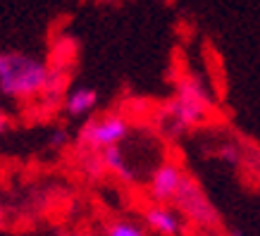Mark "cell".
<instances>
[{
    "mask_svg": "<svg viewBox=\"0 0 260 236\" xmlns=\"http://www.w3.org/2000/svg\"><path fill=\"white\" fill-rule=\"evenodd\" d=\"M57 74L41 57L19 50L0 53V95L8 100H31L55 86Z\"/></svg>",
    "mask_w": 260,
    "mask_h": 236,
    "instance_id": "cell-1",
    "label": "cell"
},
{
    "mask_svg": "<svg viewBox=\"0 0 260 236\" xmlns=\"http://www.w3.org/2000/svg\"><path fill=\"white\" fill-rule=\"evenodd\" d=\"M210 95L208 88L196 74H186L179 79L177 91H174L172 100L165 108V126L170 134L179 136L186 134L189 129L205 122L208 112H210Z\"/></svg>",
    "mask_w": 260,
    "mask_h": 236,
    "instance_id": "cell-2",
    "label": "cell"
},
{
    "mask_svg": "<svg viewBox=\"0 0 260 236\" xmlns=\"http://www.w3.org/2000/svg\"><path fill=\"white\" fill-rule=\"evenodd\" d=\"M132 134V124L124 115L110 112L103 117L88 119L79 131V146L86 153H103L108 148L122 146Z\"/></svg>",
    "mask_w": 260,
    "mask_h": 236,
    "instance_id": "cell-3",
    "label": "cell"
},
{
    "mask_svg": "<svg viewBox=\"0 0 260 236\" xmlns=\"http://www.w3.org/2000/svg\"><path fill=\"white\" fill-rule=\"evenodd\" d=\"M172 203H174V208H177L186 220L193 222V224H201V227H215V224H217L215 208L210 205V200L205 198L203 189L191 179L189 174H186V179H184L179 193H177V198H174Z\"/></svg>",
    "mask_w": 260,
    "mask_h": 236,
    "instance_id": "cell-4",
    "label": "cell"
},
{
    "mask_svg": "<svg viewBox=\"0 0 260 236\" xmlns=\"http://www.w3.org/2000/svg\"><path fill=\"white\" fill-rule=\"evenodd\" d=\"M184 179H186V172H184L177 162H172V160L160 162V165L153 170L150 181H148V193H150V198H153V203L170 205L174 198H177V193H179Z\"/></svg>",
    "mask_w": 260,
    "mask_h": 236,
    "instance_id": "cell-5",
    "label": "cell"
},
{
    "mask_svg": "<svg viewBox=\"0 0 260 236\" xmlns=\"http://www.w3.org/2000/svg\"><path fill=\"white\" fill-rule=\"evenodd\" d=\"M143 220H146L148 229H153L158 236H179L184 231L181 213L172 205L153 203L150 208L143 210Z\"/></svg>",
    "mask_w": 260,
    "mask_h": 236,
    "instance_id": "cell-6",
    "label": "cell"
},
{
    "mask_svg": "<svg viewBox=\"0 0 260 236\" xmlns=\"http://www.w3.org/2000/svg\"><path fill=\"white\" fill-rule=\"evenodd\" d=\"M98 100H101V95H98L95 88H91V86H74L70 93L64 95V100H62L64 115L72 117V119L88 117V115L98 108Z\"/></svg>",
    "mask_w": 260,
    "mask_h": 236,
    "instance_id": "cell-7",
    "label": "cell"
},
{
    "mask_svg": "<svg viewBox=\"0 0 260 236\" xmlns=\"http://www.w3.org/2000/svg\"><path fill=\"white\" fill-rule=\"evenodd\" d=\"M101 160H103L105 172L115 174L117 179H122V181H134L136 179V174H134V170H132V165H129V160H126L122 146H115V148L103 150Z\"/></svg>",
    "mask_w": 260,
    "mask_h": 236,
    "instance_id": "cell-8",
    "label": "cell"
},
{
    "mask_svg": "<svg viewBox=\"0 0 260 236\" xmlns=\"http://www.w3.org/2000/svg\"><path fill=\"white\" fill-rule=\"evenodd\" d=\"M105 236H146V229L132 220H117L105 229Z\"/></svg>",
    "mask_w": 260,
    "mask_h": 236,
    "instance_id": "cell-9",
    "label": "cell"
},
{
    "mask_svg": "<svg viewBox=\"0 0 260 236\" xmlns=\"http://www.w3.org/2000/svg\"><path fill=\"white\" fill-rule=\"evenodd\" d=\"M81 170H84V174H86V177L98 179V177L105 172L103 160H101V153H86V157L81 160Z\"/></svg>",
    "mask_w": 260,
    "mask_h": 236,
    "instance_id": "cell-10",
    "label": "cell"
},
{
    "mask_svg": "<svg viewBox=\"0 0 260 236\" xmlns=\"http://www.w3.org/2000/svg\"><path fill=\"white\" fill-rule=\"evenodd\" d=\"M220 155L224 157L227 162H232V165H237L239 157H241V155H239V150L234 148V146H222V148H220Z\"/></svg>",
    "mask_w": 260,
    "mask_h": 236,
    "instance_id": "cell-11",
    "label": "cell"
},
{
    "mask_svg": "<svg viewBox=\"0 0 260 236\" xmlns=\"http://www.w3.org/2000/svg\"><path fill=\"white\" fill-rule=\"evenodd\" d=\"M50 143H53V146H57V148H60V146H64V143H67V131H64V129L53 131V134H50Z\"/></svg>",
    "mask_w": 260,
    "mask_h": 236,
    "instance_id": "cell-12",
    "label": "cell"
},
{
    "mask_svg": "<svg viewBox=\"0 0 260 236\" xmlns=\"http://www.w3.org/2000/svg\"><path fill=\"white\" fill-rule=\"evenodd\" d=\"M5 126H8V115H5V110L0 108V131H3Z\"/></svg>",
    "mask_w": 260,
    "mask_h": 236,
    "instance_id": "cell-13",
    "label": "cell"
},
{
    "mask_svg": "<svg viewBox=\"0 0 260 236\" xmlns=\"http://www.w3.org/2000/svg\"><path fill=\"white\" fill-rule=\"evenodd\" d=\"M5 213H8V208H5V200H3V196H0V224H3V220H5Z\"/></svg>",
    "mask_w": 260,
    "mask_h": 236,
    "instance_id": "cell-14",
    "label": "cell"
},
{
    "mask_svg": "<svg viewBox=\"0 0 260 236\" xmlns=\"http://www.w3.org/2000/svg\"><path fill=\"white\" fill-rule=\"evenodd\" d=\"M98 3H103V5H115V3H119V0H98Z\"/></svg>",
    "mask_w": 260,
    "mask_h": 236,
    "instance_id": "cell-15",
    "label": "cell"
}]
</instances>
